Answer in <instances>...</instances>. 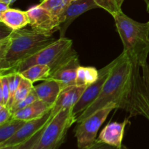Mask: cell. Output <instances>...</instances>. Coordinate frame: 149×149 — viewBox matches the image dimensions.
Segmentation results:
<instances>
[{
    "mask_svg": "<svg viewBox=\"0 0 149 149\" xmlns=\"http://www.w3.org/2000/svg\"><path fill=\"white\" fill-rule=\"evenodd\" d=\"M68 4L67 0H44L39 3V5L58 17L62 15Z\"/></svg>",
    "mask_w": 149,
    "mask_h": 149,
    "instance_id": "21",
    "label": "cell"
},
{
    "mask_svg": "<svg viewBox=\"0 0 149 149\" xmlns=\"http://www.w3.org/2000/svg\"><path fill=\"white\" fill-rule=\"evenodd\" d=\"M99 8L107 11L112 16L122 11V7L119 4V0H94Z\"/></svg>",
    "mask_w": 149,
    "mask_h": 149,
    "instance_id": "24",
    "label": "cell"
},
{
    "mask_svg": "<svg viewBox=\"0 0 149 149\" xmlns=\"http://www.w3.org/2000/svg\"><path fill=\"white\" fill-rule=\"evenodd\" d=\"M82 149H127V148L125 146H123L122 148H117V147L112 146L109 145V144H106L105 143L100 142V141H97V140L96 139V141H95L92 145H90V146L87 147V148H84Z\"/></svg>",
    "mask_w": 149,
    "mask_h": 149,
    "instance_id": "29",
    "label": "cell"
},
{
    "mask_svg": "<svg viewBox=\"0 0 149 149\" xmlns=\"http://www.w3.org/2000/svg\"><path fill=\"white\" fill-rule=\"evenodd\" d=\"M113 109H117L116 105H109L77 123L74 134L79 149L87 148L96 141L99 129Z\"/></svg>",
    "mask_w": 149,
    "mask_h": 149,
    "instance_id": "6",
    "label": "cell"
},
{
    "mask_svg": "<svg viewBox=\"0 0 149 149\" xmlns=\"http://www.w3.org/2000/svg\"><path fill=\"white\" fill-rule=\"evenodd\" d=\"M26 12L32 30L46 35H52L57 31H60L61 21L59 17L54 15L39 4L32 6Z\"/></svg>",
    "mask_w": 149,
    "mask_h": 149,
    "instance_id": "9",
    "label": "cell"
},
{
    "mask_svg": "<svg viewBox=\"0 0 149 149\" xmlns=\"http://www.w3.org/2000/svg\"><path fill=\"white\" fill-rule=\"evenodd\" d=\"M56 39L33 30L11 31L0 40V75H5Z\"/></svg>",
    "mask_w": 149,
    "mask_h": 149,
    "instance_id": "2",
    "label": "cell"
},
{
    "mask_svg": "<svg viewBox=\"0 0 149 149\" xmlns=\"http://www.w3.org/2000/svg\"><path fill=\"white\" fill-rule=\"evenodd\" d=\"M118 61H119V56L113 61L109 63L106 66L99 70V77L97 81H95L90 85L87 86V88L83 93L81 98L72 109V113L76 117H78L97 98L102 89H103L105 82L110 74L111 71L116 65Z\"/></svg>",
    "mask_w": 149,
    "mask_h": 149,
    "instance_id": "8",
    "label": "cell"
},
{
    "mask_svg": "<svg viewBox=\"0 0 149 149\" xmlns=\"http://www.w3.org/2000/svg\"><path fill=\"white\" fill-rule=\"evenodd\" d=\"M77 122L72 109L61 111L49 120L33 149H58L65 142L68 130Z\"/></svg>",
    "mask_w": 149,
    "mask_h": 149,
    "instance_id": "5",
    "label": "cell"
},
{
    "mask_svg": "<svg viewBox=\"0 0 149 149\" xmlns=\"http://www.w3.org/2000/svg\"><path fill=\"white\" fill-rule=\"evenodd\" d=\"M147 12L149 13V2L148 3V4H147Z\"/></svg>",
    "mask_w": 149,
    "mask_h": 149,
    "instance_id": "34",
    "label": "cell"
},
{
    "mask_svg": "<svg viewBox=\"0 0 149 149\" xmlns=\"http://www.w3.org/2000/svg\"><path fill=\"white\" fill-rule=\"evenodd\" d=\"M77 53L73 48V42L66 37H60L26 61L15 67L7 74L20 73L33 65H46L51 68V74L74 57ZM5 74V75H7Z\"/></svg>",
    "mask_w": 149,
    "mask_h": 149,
    "instance_id": "4",
    "label": "cell"
},
{
    "mask_svg": "<svg viewBox=\"0 0 149 149\" xmlns=\"http://www.w3.org/2000/svg\"><path fill=\"white\" fill-rule=\"evenodd\" d=\"M7 76L8 77L9 86H10V100L7 105V107L10 109L13 104L15 95L17 87L20 84L21 77L17 73H12V74H7Z\"/></svg>",
    "mask_w": 149,
    "mask_h": 149,
    "instance_id": "23",
    "label": "cell"
},
{
    "mask_svg": "<svg viewBox=\"0 0 149 149\" xmlns=\"http://www.w3.org/2000/svg\"><path fill=\"white\" fill-rule=\"evenodd\" d=\"M21 77L35 83L39 81H46L51 76V68L46 65H33L19 73Z\"/></svg>",
    "mask_w": 149,
    "mask_h": 149,
    "instance_id": "18",
    "label": "cell"
},
{
    "mask_svg": "<svg viewBox=\"0 0 149 149\" xmlns=\"http://www.w3.org/2000/svg\"><path fill=\"white\" fill-rule=\"evenodd\" d=\"M44 0H40V2H42V1H43Z\"/></svg>",
    "mask_w": 149,
    "mask_h": 149,
    "instance_id": "36",
    "label": "cell"
},
{
    "mask_svg": "<svg viewBox=\"0 0 149 149\" xmlns=\"http://www.w3.org/2000/svg\"><path fill=\"white\" fill-rule=\"evenodd\" d=\"M25 123V121L11 118L5 123L0 125V144L4 143L11 138Z\"/></svg>",
    "mask_w": 149,
    "mask_h": 149,
    "instance_id": "20",
    "label": "cell"
},
{
    "mask_svg": "<svg viewBox=\"0 0 149 149\" xmlns=\"http://www.w3.org/2000/svg\"><path fill=\"white\" fill-rule=\"evenodd\" d=\"M142 69V77L146 87L149 90V64L146 63L141 67Z\"/></svg>",
    "mask_w": 149,
    "mask_h": 149,
    "instance_id": "30",
    "label": "cell"
},
{
    "mask_svg": "<svg viewBox=\"0 0 149 149\" xmlns=\"http://www.w3.org/2000/svg\"><path fill=\"white\" fill-rule=\"evenodd\" d=\"M50 112L38 119L28 121L11 138L0 144V147H10L20 144L31 138L39 130L44 127L50 120Z\"/></svg>",
    "mask_w": 149,
    "mask_h": 149,
    "instance_id": "11",
    "label": "cell"
},
{
    "mask_svg": "<svg viewBox=\"0 0 149 149\" xmlns=\"http://www.w3.org/2000/svg\"><path fill=\"white\" fill-rule=\"evenodd\" d=\"M123 44V52L135 64L143 66L149 54V21L140 23L122 11L113 16Z\"/></svg>",
    "mask_w": 149,
    "mask_h": 149,
    "instance_id": "3",
    "label": "cell"
},
{
    "mask_svg": "<svg viewBox=\"0 0 149 149\" xmlns=\"http://www.w3.org/2000/svg\"><path fill=\"white\" fill-rule=\"evenodd\" d=\"M75 1V0H67V1H68V4H70V3H71V1Z\"/></svg>",
    "mask_w": 149,
    "mask_h": 149,
    "instance_id": "35",
    "label": "cell"
},
{
    "mask_svg": "<svg viewBox=\"0 0 149 149\" xmlns=\"http://www.w3.org/2000/svg\"><path fill=\"white\" fill-rule=\"evenodd\" d=\"M15 1H17V0H0V1H1V2H4V3H6V4H9V5L13 4V3H14Z\"/></svg>",
    "mask_w": 149,
    "mask_h": 149,
    "instance_id": "32",
    "label": "cell"
},
{
    "mask_svg": "<svg viewBox=\"0 0 149 149\" xmlns=\"http://www.w3.org/2000/svg\"><path fill=\"white\" fill-rule=\"evenodd\" d=\"M99 77V70L93 66H82L80 65L77 70L76 85H90L97 81Z\"/></svg>",
    "mask_w": 149,
    "mask_h": 149,
    "instance_id": "19",
    "label": "cell"
},
{
    "mask_svg": "<svg viewBox=\"0 0 149 149\" xmlns=\"http://www.w3.org/2000/svg\"><path fill=\"white\" fill-rule=\"evenodd\" d=\"M52 107L53 106L37 99L31 104L13 113L12 118L28 122L45 116L52 111Z\"/></svg>",
    "mask_w": 149,
    "mask_h": 149,
    "instance_id": "15",
    "label": "cell"
},
{
    "mask_svg": "<svg viewBox=\"0 0 149 149\" xmlns=\"http://www.w3.org/2000/svg\"><path fill=\"white\" fill-rule=\"evenodd\" d=\"M0 21L12 31L23 29L29 24L27 12L13 8L0 13Z\"/></svg>",
    "mask_w": 149,
    "mask_h": 149,
    "instance_id": "17",
    "label": "cell"
},
{
    "mask_svg": "<svg viewBox=\"0 0 149 149\" xmlns=\"http://www.w3.org/2000/svg\"><path fill=\"white\" fill-rule=\"evenodd\" d=\"M33 87L34 86H33V83H31L29 80L21 77L20 84H19L18 87L17 89V91H16L15 95L14 101H13V106H14L16 103H19V102L21 101L24 98H26L31 93L32 90H33Z\"/></svg>",
    "mask_w": 149,
    "mask_h": 149,
    "instance_id": "22",
    "label": "cell"
},
{
    "mask_svg": "<svg viewBox=\"0 0 149 149\" xmlns=\"http://www.w3.org/2000/svg\"><path fill=\"white\" fill-rule=\"evenodd\" d=\"M86 88V86L74 85L63 89L52 107L50 113L51 119L63 109H72L81 98Z\"/></svg>",
    "mask_w": 149,
    "mask_h": 149,
    "instance_id": "12",
    "label": "cell"
},
{
    "mask_svg": "<svg viewBox=\"0 0 149 149\" xmlns=\"http://www.w3.org/2000/svg\"><path fill=\"white\" fill-rule=\"evenodd\" d=\"M140 68L135 64L132 87L127 105L125 109L131 116H143L149 121V90L146 87Z\"/></svg>",
    "mask_w": 149,
    "mask_h": 149,
    "instance_id": "7",
    "label": "cell"
},
{
    "mask_svg": "<svg viewBox=\"0 0 149 149\" xmlns=\"http://www.w3.org/2000/svg\"><path fill=\"white\" fill-rule=\"evenodd\" d=\"M13 116L11 111L6 106L0 105V125L10 120Z\"/></svg>",
    "mask_w": 149,
    "mask_h": 149,
    "instance_id": "28",
    "label": "cell"
},
{
    "mask_svg": "<svg viewBox=\"0 0 149 149\" xmlns=\"http://www.w3.org/2000/svg\"><path fill=\"white\" fill-rule=\"evenodd\" d=\"M134 68L135 63L122 52L97 98L77 118V123L111 104L125 110L132 90Z\"/></svg>",
    "mask_w": 149,
    "mask_h": 149,
    "instance_id": "1",
    "label": "cell"
},
{
    "mask_svg": "<svg viewBox=\"0 0 149 149\" xmlns=\"http://www.w3.org/2000/svg\"><path fill=\"white\" fill-rule=\"evenodd\" d=\"M144 1H145V2L147 4H148V3L149 2V0H144ZM124 1H125V0H119V5H120V7H122V4H123Z\"/></svg>",
    "mask_w": 149,
    "mask_h": 149,
    "instance_id": "33",
    "label": "cell"
},
{
    "mask_svg": "<svg viewBox=\"0 0 149 149\" xmlns=\"http://www.w3.org/2000/svg\"><path fill=\"white\" fill-rule=\"evenodd\" d=\"M33 90L39 100L53 106L63 90L61 84L53 79H47L33 87Z\"/></svg>",
    "mask_w": 149,
    "mask_h": 149,
    "instance_id": "16",
    "label": "cell"
},
{
    "mask_svg": "<svg viewBox=\"0 0 149 149\" xmlns=\"http://www.w3.org/2000/svg\"><path fill=\"white\" fill-rule=\"evenodd\" d=\"M96 8H99V7L94 0H75L71 1L59 17L61 21L60 37H65L68 28L79 16L89 10Z\"/></svg>",
    "mask_w": 149,
    "mask_h": 149,
    "instance_id": "10",
    "label": "cell"
},
{
    "mask_svg": "<svg viewBox=\"0 0 149 149\" xmlns=\"http://www.w3.org/2000/svg\"><path fill=\"white\" fill-rule=\"evenodd\" d=\"M45 125V126H46ZM45 126L42 129L38 131L35 135H33L31 138L28 139L27 141H24V142L21 143L20 144L14 146L10 147H0V149H33L37 142L39 141V138H40L41 135H42V132H43L44 129H45Z\"/></svg>",
    "mask_w": 149,
    "mask_h": 149,
    "instance_id": "25",
    "label": "cell"
},
{
    "mask_svg": "<svg viewBox=\"0 0 149 149\" xmlns=\"http://www.w3.org/2000/svg\"><path fill=\"white\" fill-rule=\"evenodd\" d=\"M129 123L130 121L127 119L122 122H109L102 130L97 140L112 146L122 148L125 128Z\"/></svg>",
    "mask_w": 149,
    "mask_h": 149,
    "instance_id": "13",
    "label": "cell"
},
{
    "mask_svg": "<svg viewBox=\"0 0 149 149\" xmlns=\"http://www.w3.org/2000/svg\"><path fill=\"white\" fill-rule=\"evenodd\" d=\"M10 8V5H9V4L0 1V13H4V12L7 11V10H9Z\"/></svg>",
    "mask_w": 149,
    "mask_h": 149,
    "instance_id": "31",
    "label": "cell"
},
{
    "mask_svg": "<svg viewBox=\"0 0 149 149\" xmlns=\"http://www.w3.org/2000/svg\"><path fill=\"white\" fill-rule=\"evenodd\" d=\"M37 99V96H36L34 90H33L31 91V93L26 98H24L23 100H22L21 101H20L19 103H16L14 106H12V108L10 109V111H11L12 113H15V112L17 111L20 110V109H23V108L26 107V106H28L29 105L31 104L33 102H34L35 100H36Z\"/></svg>",
    "mask_w": 149,
    "mask_h": 149,
    "instance_id": "27",
    "label": "cell"
},
{
    "mask_svg": "<svg viewBox=\"0 0 149 149\" xmlns=\"http://www.w3.org/2000/svg\"><path fill=\"white\" fill-rule=\"evenodd\" d=\"M79 66V61L77 55L54 71L49 79H53L59 82L63 90L76 85L77 70Z\"/></svg>",
    "mask_w": 149,
    "mask_h": 149,
    "instance_id": "14",
    "label": "cell"
},
{
    "mask_svg": "<svg viewBox=\"0 0 149 149\" xmlns=\"http://www.w3.org/2000/svg\"><path fill=\"white\" fill-rule=\"evenodd\" d=\"M10 100V86L7 75H0V105L7 106Z\"/></svg>",
    "mask_w": 149,
    "mask_h": 149,
    "instance_id": "26",
    "label": "cell"
}]
</instances>
